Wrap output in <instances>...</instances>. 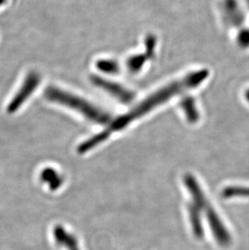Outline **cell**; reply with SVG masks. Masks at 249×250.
I'll list each match as a JSON object with an SVG mask.
<instances>
[{
    "instance_id": "2",
    "label": "cell",
    "mask_w": 249,
    "mask_h": 250,
    "mask_svg": "<svg viewBox=\"0 0 249 250\" xmlns=\"http://www.w3.org/2000/svg\"><path fill=\"white\" fill-rule=\"evenodd\" d=\"M44 96L48 101L74 109L75 111L84 116L88 120L95 123L105 124L110 120L111 117L108 112L104 111L76 95L71 94L59 87H47Z\"/></svg>"
},
{
    "instance_id": "3",
    "label": "cell",
    "mask_w": 249,
    "mask_h": 250,
    "mask_svg": "<svg viewBox=\"0 0 249 250\" xmlns=\"http://www.w3.org/2000/svg\"><path fill=\"white\" fill-rule=\"evenodd\" d=\"M41 77L37 72H30L26 76L24 83L16 93L13 98L7 104V112L10 114L16 113L24 102L31 97V95L35 92L37 87L40 83Z\"/></svg>"
},
{
    "instance_id": "7",
    "label": "cell",
    "mask_w": 249,
    "mask_h": 250,
    "mask_svg": "<svg viewBox=\"0 0 249 250\" xmlns=\"http://www.w3.org/2000/svg\"><path fill=\"white\" fill-rule=\"evenodd\" d=\"M54 236L59 246H65L69 250H80L78 248L77 240L75 236L65 231L61 226H57L54 229Z\"/></svg>"
},
{
    "instance_id": "12",
    "label": "cell",
    "mask_w": 249,
    "mask_h": 250,
    "mask_svg": "<svg viewBox=\"0 0 249 250\" xmlns=\"http://www.w3.org/2000/svg\"><path fill=\"white\" fill-rule=\"evenodd\" d=\"M147 59L148 58H146V55H135L131 57L127 61V67L130 72L136 73L143 67Z\"/></svg>"
},
{
    "instance_id": "15",
    "label": "cell",
    "mask_w": 249,
    "mask_h": 250,
    "mask_svg": "<svg viewBox=\"0 0 249 250\" xmlns=\"http://www.w3.org/2000/svg\"><path fill=\"white\" fill-rule=\"evenodd\" d=\"M245 97L246 101L249 103V89L246 90V92L245 93Z\"/></svg>"
},
{
    "instance_id": "17",
    "label": "cell",
    "mask_w": 249,
    "mask_h": 250,
    "mask_svg": "<svg viewBox=\"0 0 249 250\" xmlns=\"http://www.w3.org/2000/svg\"><path fill=\"white\" fill-rule=\"evenodd\" d=\"M245 1V3L247 5V7L249 8V0H244Z\"/></svg>"
},
{
    "instance_id": "16",
    "label": "cell",
    "mask_w": 249,
    "mask_h": 250,
    "mask_svg": "<svg viewBox=\"0 0 249 250\" xmlns=\"http://www.w3.org/2000/svg\"><path fill=\"white\" fill-rule=\"evenodd\" d=\"M7 2V0H0V7H2V5H4Z\"/></svg>"
},
{
    "instance_id": "5",
    "label": "cell",
    "mask_w": 249,
    "mask_h": 250,
    "mask_svg": "<svg viewBox=\"0 0 249 250\" xmlns=\"http://www.w3.org/2000/svg\"><path fill=\"white\" fill-rule=\"evenodd\" d=\"M203 210L206 211V217L217 242L223 247L230 246L231 236L210 203H208Z\"/></svg>"
},
{
    "instance_id": "11",
    "label": "cell",
    "mask_w": 249,
    "mask_h": 250,
    "mask_svg": "<svg viewBox=\"0 0 249 250\" xmlns=\"http://www.w3.org/2000/svg\"><path fill=\"white\" fill-rule=\"evenodd\" d=\"M224 198H237V197H249V187H230L223 191Z\"/></svg>"
},
{
    "instance_id": "14",
    "label": "cell",
    "mask_w": 249,
    "mask_h": 250,
    "mask_svg": "<svg viewBox=\"0 0 249 250\" xmlns=\"http://www.w3.org/2000/svg\"><path fill=\"white\" fill-rule=\"evenodd\" d=\"M237 43L240 47L249 48V28H244L238 33Z\"/></svg>"
},
{
    "instance_id": "4",
    "label": "cell",
    "mask_w": 249,
    "mask_h": 250,
    "mask_svg": "<svg viewBox=\"0 0 249 250\" xmlns=\"http://www.w3.org/2000/svg\"><path fill=\"white\" fill-rule=\"evenodd\" d=\"M220 8L223 19L228 26L239 28L245 23L246 15L239 0H222Z\"/></svg>"
},
{
    "instance_id": "10",
    "label": "cell",
    "mask_w": 249,
    "mask_h": 250,
    "mask_svg": "<svg viewBox=\"0 0 249 250\" xmlns=\"http://www.w3.org/2000/svg\"><path fill=\"white\" fill-rule=\"evenodd\" d=\"M41 179L48 184L51 190H57L62 184V178L59 173L51 167H46L41 173Z\"/></svg>"
},
{
    "instance_id": "13",
    "label": "cell",
    "mask_w": 249,
    "mask_h": 250,
    "mask_svg": "<svg viewBox=\"0 0 249 250\" xmlns=\"http://www.w3.org/2000/svg\"><path fill=\"white\" fill-rule=\"evenodd\" d=\"M97 68L100 69L101 71L106 73L115 74L118 73L120 67L114 60L110 59H102L97 62Z\"/></svg>"
},
{
    "instance_id": "1",
    "label": "cell",
    "mask_w": 249,
    "mask_h": 250,
    "mask_svg": "<svg viewBox=\"0 0 249 250\" xmlns=\"http://www.w3.org/2000/svg\"><path fill=\"white\" fill-rule=\"evenodd\" d=\"M209 75V71L207 69H201L187 74L182 78L168 83L162 88L153 92L152 94L134 106L130 111L116 118L115 120L109 124L108 128L101 133L105 136L106 139H108L112 133L124 130L130 123L146 115L155 108L165 104L174 96L199 87L200 85L207 81Z\"/></svg>"
},
{
    "instance_id": "6",
    "label": "cell",
    "mask_w": 249,
    "mask_h": 250,
    "mask_svg": "<svg viewBox=\"0 0 249 250\" xmlns=\"http://www.w3.org/2000/svg\"><path fill=\"white\" fill-rule=\"evenodd\" d=\"M92 81H93L95 85H97L98 87L108 92L113 97H115L123 103H128L134 99V93L130 92L129 90L126 89L122 85L106 81L104 79L100 78L98 76H93Z\"/></svg>"
},
{
    "instance_id": "8",
    "label": "cell",
    "mask_w": 249,
    "mask_h": 250,
    "mask_svg": "<svg viewBox=\"0 0 249 250\" xmlns=\"http://www.w3.org/2000/svg\"><path fill=\"white\" fill-rule=\"evenodd\" d=\"M181 108L188 123H198L200 118V113L195 100L193 99V97H186L185 99L182 100L181 102Z\"/></svg>"
},
{
    "instance_id": "9",
    "label": "cell",
    "mask_w": 249,
    "mask_h": 250,
    "mask_svg": "<svg viewBox=\"0 0 249 250\" xmlns=\"http://www.w3.org/2000/svg\"><path fill=\"white\" fill-rule=\"evenodd\" d=\"M188 210L193 234L197 238L201 239L203 237V234H204L203 227L202 225V220H201V215H200L201 210L193 203L188 204Z\"/></svg>"
}]
</instances>
